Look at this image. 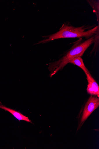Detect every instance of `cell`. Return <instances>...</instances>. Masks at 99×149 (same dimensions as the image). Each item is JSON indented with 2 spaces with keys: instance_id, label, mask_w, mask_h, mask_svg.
I'll list each match as a JSON object with an SVG mask.
<instances>
[{
  "instance_id": "4",
  "label": "cell",
  "mask_w": 99,
  "mask_h": 149,
  "mask_svg": "<svg viewBox=\"0 0 99 149\" xmlns=\"http://www.w3.org/2000/svg\"><path fill=\"white\" fill-rule=\"evenodd\" d=\"M88 82L87 88L88 93L99 97V86L90 73H85Z\"/></svg>"
},
{
  "instance_id": "2",
  "label": "cell",
  "mask_w": 99,
  "mask_h": 149,
  "mask_svg": "<svg viewBox=\"0 0 99 149\" xmlns=\"http://www.w3.org/2000/svg\"><path fill=\"white\" fill-rule=\"evenodd\" d=\"M92 36L84 42L78 41L61 58L51 63L48 67L51 72V77L59 71L62 70L69 62L74 59L82 56L85 52L97 39L96 36L98 34Z\"/></svg>"
},
{
  "instance_id": "3",
  "label": "cell",
  "mask_w": 99,
  "mask_h": 149,
  "mask_svg": "<svg viewBox=\"0 0 99 149\" xmlns=\"http://www.w3.org/2000/svg\"><path fill=\"white\" fill-rule=\"evenodd\" d=\"M99 106V98L91 95L85 105L80 124L78 127L79 128L78 130L81 127L84 122L93 111L97 109Z\"/></svg>"
},
{
  "instance_id": "7",
  "label": "cell",
  "mask_w": 99,
  "mask_h": 149,
  "mask_svg": "<svg viewBox=\"0 0 99 149\" xmlns=\"http://www.w3.org/2000/svg\"><path fill=\"white\" fill-rule=\"evenodd\" d=\"M93 9L96 13L97 17V20L99 23V2L95 1H88Z\"/></svg>"
},
{
  "instance_id": "5",
  "label": "cell",
  "mask_w": 99,
  "mask_h": 149,
  "mask_svg": "<svg viewBox=\"0 0 99 149\" xmlns=\"http://www.w3.org/2000/svg\"><path fill=\"white\" fill-rule=\"evenodd\" d=\"M0 108L3 109L6 111H8L12 114L18 120H23L32 123L31 121L30 120L28 117L18 112L15 110L10 109V108L7 107L3 105L0 102Z\"/></svg>"
},
{
  "instance_id": "6",
  "label": "cell",
  "mask_w": 99,
  "mask_h": 149,
  "mask_svg": "<svg viewBox=\"0 0 99 149\" xmlns=\"http://www.w3.org/2000/svg\"><path fill=\"white\" fill-rule=\"evenodd\" d=\"M69 63H72L78 66L85 73H90L88 69L85 65L83 60L81 57H79L74 59L71 61Z\"/></svg>"
},
{
  "instance_id": "1",
  "label": "cell",
  "mask_w": 99,
  "mask_h": 149,
  "mask_svg": "<svg viewBox=\"0 0 99 149\" xmlns=\"http://www.w3.org/2000/svg\"><path fill=\"white\" fill-rule=\"evenodd\" d=\"M98 33L99 25L93 28L92 27L85 25L75 27L64 23L59 31L53 34L42 37L48 38L41 40L37 44H44L55 39L63 38L84 37L88 39Z\"/></svg>"
}]
</instances>
